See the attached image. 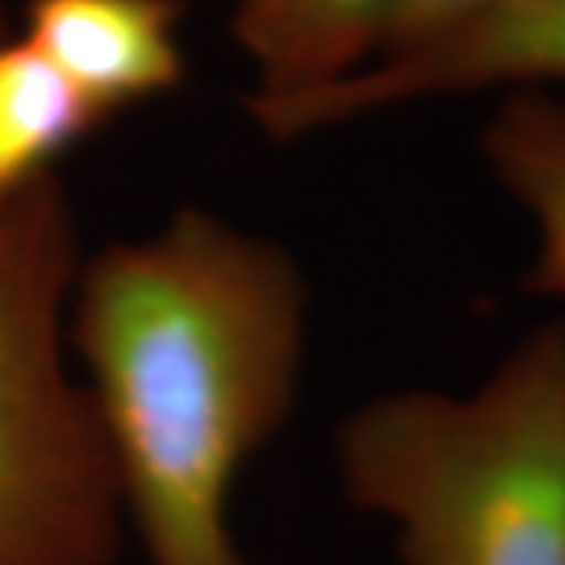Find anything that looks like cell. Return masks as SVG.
<instances>
[{
	"label": "cell",
	"mask_w": 565,
	"mask_h": 565,
	"mask_svg": "<svg viewBox=\"0 0 565 565\" xmlns=\"http://www.w3.org/2000/svg\"><path fill=\"white\" fill-rule=\"evenodd\" d=\"M308 315L277 239L195 204L82 258L66 340L148 565H245L233 490L296 408Z\"/></svg>",
	"instance_id": "cell-1"
},
{
	"label": "cell",
	"mask_w": 565,
	"mask_h": 565,
	"mask_svg": "<svg viewBox=\"0 0 565 565\" xmlns=\"http://www.w3.org/2000/svg\"><path fill=\"white\" fill-rule=\"evenodd\" d=\"M337 471L403 565H565V318L522 333L468 393L352 408Z\"/></svg>",
	"instance_id": "cell-2"
},
{
	"label": "cell",
	"mask_w": 565,
	"mask_h": 565,
	"mask_svg": "<svg viewBox=\"0 0 565 565\" xmlns=\"http://www.w3.org/2000/svg\"><path fill=\"white\" fill-rule=\"evenodd\" d=\"M82 258L57 173L0 199V565L120 559V481L66 340Z\"/></svg>",
	"instance_id": "cell-3"
},
{
	"label": "cell",
	"mask_w": 565,
	"mask_h": 565,
	"mask_svg": "<svg viewBox=\"0 0 565 565\" xmlns=\"http://www.w3.org/2000/svg\"><path fill=\"white\" fill-rule=\"evenodd\" d=\"M565 82V0H500L487 13L327 88L255 102L245 110L267 139L299 141L399 104L487 88H544Z\"/></svg>",
	"instance_id": "cell-4"
},
{
	"label": "cell",
	"mask_w": 565,
	"mask_h": 565,
	"mask_svg": "<svg viewBox=\"0 0 565 565\" xmlns=\"http://www.w3.org/2000/svg\"><path fill=\"white\" fill-rule=\"evenodd\" d=\"M185 0H29L22 39L104 122L185 79Z\"/></svg>",
	"instance_id": "cell-5"
},
{
	"label": "cell",
	"mask_w": 565,
	"mask_h": 565,
	"mask_svg": "<svg viewBox=\"0 0 565 565\" xmlns=\"http://www.w3.org/2000/svg\"><path fill=\"white\" fill-rule=\"evenodd\" d=\"M393 0H239L233 39L255 70V102L327 88L377 57Z\"/></svg>",
	"instance_id": "cell-6"
},
{
	"label": "cell",
	"mask_w": 565,
	"mask_h": 565,
	"mask_svg": "<svg viewBox=\"0 0 565 565\" xmlns=\"http://www.w3.org/2000/svg\"><path fill=\"white\" fill-rule=\"evenodd\" d=\"M481 158L534 230L519 292L565 302V102L544 88L509 92L481 129Z\"/></svg>",
	"instance_id": "cell-7"
},
{
	"label": "cell",
	"mask_w": 565,
	"mask_h": 565,
	"mask_svg": "<svg viewBox=\"0 0 565 565\" xmlns=\"http://www.w3.org/2000/svg\"><path fill=\"white\" fill-rule=\"evenodd\" d=\"M104 126L22 35L0 44V199L51 177L61 154Z\"/></svg>",
	"instance_id": "cell-8"
},
{
	"label": "cell",
	"mask_w": 565,
	"mask_h": 565,
	"mask_svg": "<svg viewBox=\"0 0 565 565\" xmlns=\"http://www.w3.org/2000/svg\"><path fill=\"white\" fill-rule=\"evenodd\" d=\"M500 0H393L381 51L371 63L415 51L427 41L440 39L465 22L487 13Z\"/></svg>",
	"instance_id": "cell-9"
},
{
	"label": "cell",
	"mask_w": 565,
	"mask_h": 565,
	"mask_svg": "<svg viewBox=\"0 0 565 565\" xmlns=\"http://www.w3.org/2000/svg\"><path fill=\"white\" fill-rule=\"evenodd\" d=\"M10 39V20H7V10H3V0H0V44Z\"/></svg>",
	"instance_id": "cell-10"
}]
</instances>
